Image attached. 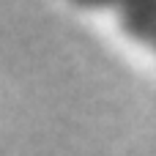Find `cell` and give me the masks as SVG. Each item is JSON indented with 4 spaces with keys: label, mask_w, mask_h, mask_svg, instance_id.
Masks as SVG:
<instances>
[{
    "label": "cell",
    "mask_w": 156,
    "mask_h": 156,
    "mask_svg": "<svg viewBox=\"0 0 156 156\" xmlns=\"http://www.w3.org/2000/svg\"><path fill=\"white\" fill-rule=\"evenodd\" d=\"M118 25L129 38L156 55V0H137L118 8Z\"/></svg>",
    "instance_id": "1"
}]
</instances>
